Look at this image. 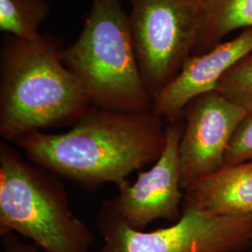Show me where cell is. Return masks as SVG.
<instances>
[{
  "instance_id": "obj_13",
  "label": "cell",
  "mask_w": 252,
  "mask_h": 252,
  "mask_svg": "<svg viewBox=\"0 0 252 252\" xmlns=\"http://www.w3.org/2000/svg\"><path fill=\"white\" fill-rule=\"evenodd\" d=\"M216 91L252 112V54L230 69L217 85Z\"/></svg>"
},
{
  "instance_id": "obj_14",
  "label": "cell",
  "mask_w": 252,
  "mask_h": 252,
  "mask_svg": "<svg viewBox=\"0 0 252 252\" xmlns=\"http://www.w3.org/2000/svg\"><path fill=\"white\" fill-rule=\"evenodd\" d=\"M252 160V112L234 132L226 152L224 164H236Z\"/></svg>"
},
{
  "instance_id": "obj_2",
  "label": "cell",
  "mask_w": 252,
  "mask_h": 252,
  "mask_svg": "<svg viewBox=\"0 0 252 252\" xmlns=\"http://www.w3.org/2000/svg\"><path fill=\"white\" fill-rule=\"evenodd\" d=\"M61 42L41 34L5 36L0 49V136L13 142L52 126H72L90 101L62 59Z\"/></svg>"
},
{
  "instance_id": "obj_7",
  "label": "cell",
  "mask_w": 252,
  "mask_h": 252,
  "mask_svg": "<svg viewBox=\"0 0 252 252\" xmlns=\"http://www.w3.org/2000/svg\"><path fill=\"white\" fill-rule=\"evenodd\" d=\"M165 122L166 142L161 156L151 168L138 172L135 182L126 180L117 186V194L102 205L118 220L137 231H144L158 220L175 223L182 215L184 191L180 143L184 121L181 116Z\"/></svg>"
},
{
  "instance_id": "obj_1",
  "label": "cell",
  "mask_w": 252,
  "mask_h": 252,
  "mask_svg": "<svg viewBox=\"0 0 252 252\" xmlns=\"http://www.w3.org/2000/svg\"><path fill=\"white\" fill-rule=\"evenodd\" d=\"M166 142V122L153 111L124 113L91 106L63 133L35 131L13 142L30 162L86 189L119 186L155 162Z\"/></svg>"
},
{
  "instance_id": "obj_3",
  "label": "cell",
  "mask_w": 252,
  "mask_h": 252,
  "mask_svg": "<svg viewBox=\"0 0 252 252\" xmlns=\"http://www.w3.org/2000/svg\"><path fill=\"white\" fill-rule=\"evenodd\" d=\"M61 55L91 106L124 113L152 110L122 0H91L80 35Z\"/></svg>"
},
{
  "instance_id": "obj_9",
  "label": "cell",
  "mask_w": 252,
  "mask_h": 252,
  "mask_svg": "<svg viewBox=\"0 0 252 252\" xmlns=\"http://www.w3.org/2000/svg\"><path fill=\"white\" fill-rule=\"evenodd\" d=\"M252 54V27L205 54L191 56L175 79L153 98L152 111L166 120L181 117L190 100L216 90L221 78Z\"/></svg>"
},
{
  "instance_id": "obj_6",
  "label": "cell",
  "mask_w": 252,
  "mask_h": 252,
  "mask_svg": "<svg viewBox=\"0 0 252 252\" xmlns=\"http://www.w3.org/2000/svg\"><path fill=\"white\" fill-rule=\"evenodd\" d=\"M139 68L154 97L193 55L202 27L199 0H128Z\"/></svg>"
},
{
  "instance_id": "obj_10",
  "label": "cell",
  "mask_w": 252,
  "mask_h": 252,
  "mask_svg": "<svg viewBox=\"0 0 252 252\" xmlns=\"http://www.w3.org/2000/svg\"><path fill=\"white\" fill-rule=\"evenodd\" d=\"M183 207L220 216H252V160L224 164L183 189Z\"/></svg>"
},
{
  "instance_id": "obj_8",
  "label": "cell",
  "mask_w": 252,
  "mask_h": 252,
  "mask_svg": "<svg viewBox=\"0 0 252 252\" xmlns=\"http://www.w3.org/2000/svg\"><path fill=\"white\" fill-rule=\"evenodd\" d=\"M248 111L214 90L190 100L182 111L180 143L182 189L224 165L234 132Z\"/></svg>"
},
{
  "instance_id": "obj_15",
  "label": "cell",
  "mask_w": 252,
  "mask_h": 252,
  "mask_svg": "<svg viewBox=\"0 0 252 252\" xmlns=\"http://www.w3.org/2000/svg\"><path fill=\"white\" fill-rule=\"evenodd\" d=\"M1 252H41L35 244L25 243L13 233L1 235Z\"/></svg>"
},
{
  "instance_id": "obj_12",
  "label": "cell",
  "mask_w": 252,
  "mask_h": 252,
  "mask_svg": "<svg viewBox=\"0 0 252 252\" xmlns=\"http://www.w3.org/2000/svg\"><path fill=\"white\" fill-rule=\"evenodd\" d=\"M50 14L48 0H0V31L23 40L36 39Z\"/></svg>"
},
{
  "instance_id": "obj_5",
  "label": "cell",
  "mask_w": 252,
  "mask_h": 252,
  "mask_svg": "<svg viewBox=\"0 0 252 252\" xmlns=\"http://www.w3.org/2000/svg\"><path fill=\"white\" fill-rule=\"evenodd\" d=\"M96 226L103 244L92 252H239L252 243V216H220L193 207H182L172 225L150 232L128 227L101 207Z\"/></svg>"
},
{
  "instance_id": "obj_11",
  "label": "cell",
  "mask_w": 252,
  "mask_h": 252,
  "mask_svg": "<svg viewBox=\"0 0 252 252\" xmlns=\"http://www.w3.org/2000/svg\"><path fill=\"white\" fill-rule=\"evenodd\" d=\"M202 27L193 55L205 54L234 31L252 27V0H199Z\"/></svg>"
},
{
  "instance_id": "obj_4",
  "label": "cell",
  "mask_w": 252,
  "mask_h": 252,
  "mask_svg": "<svg viewBox=\"0 0 252 252\" xmlns=\"http://www.w3.org/2000/svg\"><path fill=\"white\" fill-rule=\"evenodd\" d=\"M60 178L0 142V235L29 239L43 252H92L94 234L74 214Z\"/></svg>"
}]
</instances>
